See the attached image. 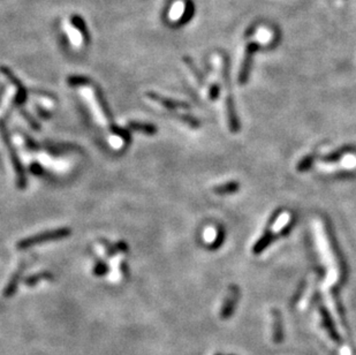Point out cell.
<instances>
[{"label":"cell","mask_w":356,"mask_h":355,"mask_svg":"<svg viewBox=\"0 0 356 355\" xmlns=\"http://www.w3.org/2000/svg\"><path fill=\"white\" fill-rule=\"evenodd\" d=\"M41 278H51V274L46 273V272L45 273H39V274H37V276H33V277L28 278L24 283H26V285L33 286L35 283H37L38 281H41Z\"/></svg>","instance_id":"obj_13"},{"label":"cell","mask_w":356,"mask_h":355,"mask_svg":"<svg viewBox=\"0 0 356 355\" xmlns=\"http://www.w3.org/2000/svg\"><path fill=\"white\" fill-rule=\"evenodd\" d=\"M239 189V184L234 183V181H231V183L217 186V187L213 188V192L216 194H231L237 192Z\"/></svg>","instance_id":"obj_9"},{"label":"cell","mask_w":356,"mask_h":355,"mask_svg":"<svg viewBox=\"0 0 356 355\" xmlns=\"http://www.w3.org/2000/svg\"><path fill=\"white\" fill-rule=\"evenodd\" d=\"M260 48V44L255 42H250L247 44L246 50H244L243 60L241 64V69L239 73V81L241 84H244L249 79V73H250V68L252 65V57Z\"/></svg>","instance_id":"obj_6"},{"label":"cell","mask_w":356,"mask_h":355,"mask_svg":"<svg viewBox=\"0 0 356 355\" xmlns=\"http://www.w3.org/2000/svg\"><path fill=\"white\" fill-rule=\"evenodd\" d=\"M20 272H21V270H19V272H16L14 276H13L11 283L8 284L7 287H6V290H5V293H4V294H5V296H10L11 294H13V292L15 291L16 283H17V281H19V277H20Z\"/></svg>","instance_id":"obj_12"},{"label":"cell","mask_w":356,"mask_h":355,"mask_svg":"<svg viewBox=\"0 0 356 355\" xmlns=\"http://www.w3.org/2000/svg\"><path fill=\"white\" fill-rule=\"evenodd\" d=\"M129 128L141 133H145V134H155L156 133V128L152 125H143V123L131 122L129 123Z\"/></svg>","instance_id":"obj_10"},{"label":"cell","mask_w":356,"mask_h":355,"mask_svg":"<svg viewBox=\"0 0 356 355\" xmlns=\"http://www.w3.org/2000/svg\"><path fill=\"white\" fill-rule=\"evenodd\" d=\"M65 29L72 45L77 47L83 45L86 41V27L81 17L77 15L70 16L68 20H66Z\"/></svg>","instance_id":"obj_2"},{"label":"cell","mask_w":356,"mask_h":355,"mask_svg":"<svg viewBox=\"0 0 356 355\" xmlns=\"http://www.w3.org/2000/svg\"><path fill=\"white\" fill-rule=\"evenodd\" d=\"M106 272V266L103 263H98L95 268V273L96 274H103Z\"/></svg>","instance_id":"obj_15"},{"label":"cell","mask_w":356,"mask_h":355,"mask_svg":"<svg viewBox=\"0 0 356 355\" xmlns=\"http://www.w3.org/2000/svg\"><path fill=\"white\" fill-rule=\"evenodd\" d=\"M222 78H224V81L226 84V112H227L228 125H230L231 131L233 133H237L240 130V123H239L237 114H235V109L233 105L232 97H231L230 80H228V64L226 59H224V64H222Z\"/></svg>","instance_id":"obj_5"},{"label":"cell","mask_w":356,"mask_h":355,"mask_svg":"<svg viewBox=\"0 0 356 355\" xmlns=\"http://www.w3.org/2000/svg\"><path fill=\"white\" fill-rule=\"evenodd\" d=\"M193 15L194 5L190 0H176V2L172 3L167 17L172 23L181 26L187 23Z\"/></svg>","instance_id":"obj_1"},{"label":"cell","mask_w":356,"mask_h":355,"mask_svg":"<svg viewBox=\"0 0 356 355\" xmlns=\"http://www.w3.org/2000/svg\"><path fill=\"white\" fill-rule=\"evenodd\" d=\"M83 94H84V97H86V98H87L88 103L90 104V108L92 109L95 117L98 119L99 123H101V125L105 126L106 125V117L104 115V113L101 112V109L99 110V104H98V102H97V99H96V96H95V94H93L92 89L84 88L83 89Z\"/></svg>","instance_id":"obj_7"},{"label":"cell","mask_w":356,"mask_h":355,"mask_svg":"<svg viewBox=\"0 0 356 355\" xmlns=\"http://www.w3.org/2000/svg\"><path fill=\"white\" fill-rule=\"evenodd\" d=\"M68 82L69 84H72V86H79V84H86L87 82H89V80L82 77H73L68 80Z\"/></svg>","instance_id":"obj_14"},{"label":"cell","mask_w":356,"mask_h":355,"mask_svg":"<svg viewBox=\"0 0 356 355\" xmlns=\"http://www.w3.org/2000/svg\"><path fill=\"white\" fill-rule=\"evenodd\" d=\"M314 158L315 157L313 156V155H310V156H308V157H304L299 164H297V171L304 172L307 170H309V167L313 165Z\"/></svg>","instance_id":"obj_11"},{"label":"cell","mask_w":356,"mask_h":355,"mask_svg":"<svg viewBox=\"0 0 356 355\" xmlns=\"http://www.w3.org/2000/svg\"><path fill=\"white\" fill-rule=\"evenodd\" d=\"M146 96H148V98H150L151 100L157 102L158 104L165 106L166 109L176 110V109H187L188 108V105H186V103H180V102L163 98V97L158 96L157 94H152V92H149V94H146Z\"/></svg>","instance_id":"obj_8"},{"label":"cell","mask_w":356,"mask_h":355,"mask_svg":"<svg viewBox=\"0 0 356 355\" xmlns=\"http://www.w3.org/2000/svg\"><path fill=\"white\" fill-rule=\"evenodd\" d=\"M289 219H291V217H289L288 214H282V216L274 221L272 229L268 231V232H265L263 237L257 241V243L252 249L253 254H261V252L263 251L271 242H272V240L274 239V235L280 233L285 229V226L289 223Z\"/></svg>","instance_id":"obj_3"},{"label":"cell","mask_w":356,"mask_h":355,"mask_svg":"<svg viewBox=\"0 0 356 355\" xmlns=\"http://www.w3.org/2000/svg\"><path fill=\"white\" fill-rule=\"evenodd\" d=\"M69 234H70L69 229H58L55 231H50V232H45V233L36 235V237H30V238L23 239V240H21L19 243H17L16 247L19 248V249H24V248L33 247L35 245H39V243H43L46 241L58 240V239L66 238L68 237Z\"/></svg>","instance_id":"obj_4"}]
</instances>
